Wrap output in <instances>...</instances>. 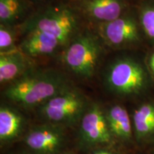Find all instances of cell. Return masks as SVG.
<instances>
[{
    "instance_id": "3957f363",
    "label": "cell",
    "mask_w": 154,
    "mask_h": 154,
    "mask_svg": "<svg viewBox=\"0 0 154 154\" xmlns=\"http://www.w3.org/2000/svg\"><path fill=\"white\" fill-rule=\"evenodd\" d=\"M101 56L99 42L93 35L84 33L71 42L63 54V61L76 76L89 78L95 73Z\"/></svg>"
},
{
    "instance_id": "5bb4252c",
    "label": "cell",
    "mask_w": 154,
    "mask_h": 154,
    "mask_svg": "<svg viewBox=\"0 0 154 154\" xmlns=\"http://www.w3.org/2000/svg\"><path fill=\"white\" fill-rule=\"evenodd\" d=\"M22 126V116L10 107L2 106L0 109V139L2 141L16 137Z\"/></svg>"
},
{
    "instance_id": "7c38bea8",
    "label": "cell",
    "mask_w": 154,
    "mask_h": 154,
    "mask_svg": "<svg viewBox=\"0 0 154 154\" xmlns=\"http://www.w3.org/2000/svg\"><path fill=\"white\" fill-rule=\"evenodd\" d=\"M106 117L111 134L124 140L132 138L133 128L128 111L122 106L116 104L111 106Z\"/></svg>"
},
{
    "instance_id": "30bf717a",
    "label": "cell",
    "mask_w": 154,
    "mask_h": 154,
    "mask_svg": "<svg viewBox=\"0 0 154 154\" xmlns=\"http://www.w3.org/2000/svg\"><path fill=\"white\" fill-rule=\"evenodd\" d=\"M125 8L123 0H84L83 9L90 18L101 24L122 16Z\"/></svg>"
},
{
    "instance_id": "52a82bcc",
    "label": "cell",
    "mask_w": 154,
    "mask_h": 154,
    "mask_svg": "<svg viewBox=\"0 0 154 154\" xmlns=\"http://www.w3.org/2000/svg\"><path fill=\"white\" fill-rule=\"evenodd\" d=\"M81 136L88 145L109 143L111 133L109 130L106 113L99 106L93 104L83 115L80 126Z\"/></svg>"
},
{
    "instance_id": "277c9868",
    "label": "cell",
    "mask_w": 154,
    "mask_h": 154,
    "mask_svg": "<svg viewBox=\"0 0 154 154\" xmlns=\"http://www.w3.org/2000/svg\"><path fill=\"white\" fill-rule=\"evenodd\" d=\"M28 32L41 31L66 44L78 29V19L72 9L65 6L49 7L34 15L26 25Z\"/></svg>"
},
{
    "instance_id": "8fae6325",
    "label": "cell",
    "mask_w": 154,
    "mask_h": 154,
    "mask_svg": "<svg viewBox=\"0 0 154 154\" xmlns=\"http://www.w3.org/2000/svg\"><path fill=\"white\" fill-rule=\"evenodd\" d=\"M29 66L26 56L19 50L0 54V82L2 84L14 82L27 73Z\"/></svg>"
},
{
    "instance_id": "ba28073f",
    "label": "cell",
    "mask_w": 154,
    "mask_h": 154,
    "mask_svg": "<svg viewBox=\"0 0 154 154\" xmlns=\"http://www.w3.org/2000/svg\"><path fill=\"white\" fill-rule=\"evenodd\" d=\"M63 135L59 128L54 126H43L33 128L25 138L26 146L38 153H51L60 148Z\"/></svg>"
},
{
    "instance_id": "7a4b0ae2",
    "label": "cell",
    "mask_w": 154,
    "mask_h": 154,
    "mask_svg": "<svg viewBox=\"0 0 154 154\" xmlns=\"http://www.w3.org/2000/svg\"><path fill=\"white\" fill-rule=\"evenodd\" d=\"M106 84L113 93L121 96H135L143 93L151 84L149 71L132 57L117 59L107 69Z\"/></svg>"
},
{
    "instance_id": "8992f818",
    "label": "cell",
    "mask_w": 154,
    "mask_h": 154,
    "mask_svg": "<svg viewBox=\"0 0 154 154\" xmlns=\"http://www.w3.org/2000/svg\"><path fill=\"white\" fill-rule=\"evenodd\" d=\"M138 26L134 17L123 14L110 22L101 24L100 34L106 43L111 47H129L140 41Z\"/></svg>"
},
{
    "instance_id": "ac0fdd59",
    "label": "cell",
    "mask_w": 154,
    "mask_h": 154,
    "mask_svg": "<svg viewBox=\"0 0 154 154\" xmlns=\"http://www.w3.org/2000/svg\"><path fill=\"white\" fill-rule=\"evenodd\" d=\"M149 66L151 69L152 74L154 75V52L152 53L149 60Z\"/></svg>"
},
{
    "instance_id": "2e32d148",
    "label": "cell",
    "mask_w": 154,
    "mask_h": 154,
    "mask_svg": "<svg viewBox=\"0 0 154 154\" xmlns=\"http://www.w3.org/2000/svg\"><path fill=\"white\" fill-rule=\"evenodd\" d=\"M139 22L148 39L154 44V3L143 5L140 9Z\"/></svg>"
},
{
    "instance_id": "9a60e30c",
    "label": "cell",
    "mask_w": 154,
    "mask_h": 154,
    "mask_svg": "<svg viewBox=\"0 0 154 154\" xmlns=\"http://www.w3.org/2000/svg\"><path fill=\"white\" fill-rule=\"evenodd\" d=\"M23 11L21 0H0L1 24L11 26L20 17Z\"/></svg>"
},
{
    "instance_id": "4fadbf2b",
    "label": "cell",
    "mask_w": 154,
    "mask_h": 154,
    "mask_svg": "<svg viewBox=\"0 0 154 154\" xmlns=\"http://www.w3.org/2000/svg\"><path fill=\"white\" fill-rule=\"evenodd\" d=\"M134 134L139 140L154 136V102H146L134 111L132 117Z\"/></svg>"
},
{
    "instance_id": "d6986e66",
    "label": "cell",
    "mask_w": 154,
    "mask_h": 154,
    "mask_svg": "<svg viewBox=\"0 0 154 154\" xmlns=\"http://www.w3.org/2000/svg\"><path fill=\"white\" fill-rule=\"evenodd\" d=\"M93 154H112L110 152L108 151H98V152H95Z\"/></svg>"
},
{
    "instance_id": "6da1fadb",
    "label": "cell",
    "mask_w": 154,
    "mask_h": 154,
    "mask_svg": "<svg viewBox=\"0 0 154 154\" xmlns=\"http://www.w3.org/2000/svg\"><path fill=\"white\" fill-rule=\"evenodd\" d=\"M63 74L53 69L27 72L6 88L5 96L24 106L42 105L68 88Z\"/></svg>"
},
{
    "instance_id": "9c48e42d",
    "label": "cell",
    "mask_w": 154,
    "mask_h": 154,
    "mask_svg": "<svg viewBox=\"0 0 154 154\" xmlns=\"http://www.w3.org/2000/svg\"><path fill=\"white\" fill-rule=\"evenodd\" d=\"M63 44L57 38L41 31L28 32L19 51L27 57H41L52 54Z\"/></svg>"
},
{
    "instance_id": "5b68a950",
    "label": "cell",
    "mask_w": 154,
    "mask_h": 154,
    "mask_svg": "<svg viewBox=\"0 0 154 154\" xmlns=\"http://www.w3.org/2000/svg\"><path fill=\"white\" fill-rule=\"evenodd\" d=\"M86 99L80 92L68 87L41 105V114L48 121L71 124L85 112Z\"/></svg>"
},
{
    "instance_id": "e0dca14e",
    "label": "cell",
    "mask_w": 154,
    "mask_h": 154,
    "mask_svg": "<svg viewBox=\"0 0 154 154\" xmlns=\"http://www.w3.org/2000/svg\"><path fill=\"white\" fill-rule=\"evenodd\" d=\"M15 32L9 25L0 26V54H10L18 51L15 45Z\"/></svg>"
}]
</instances>
